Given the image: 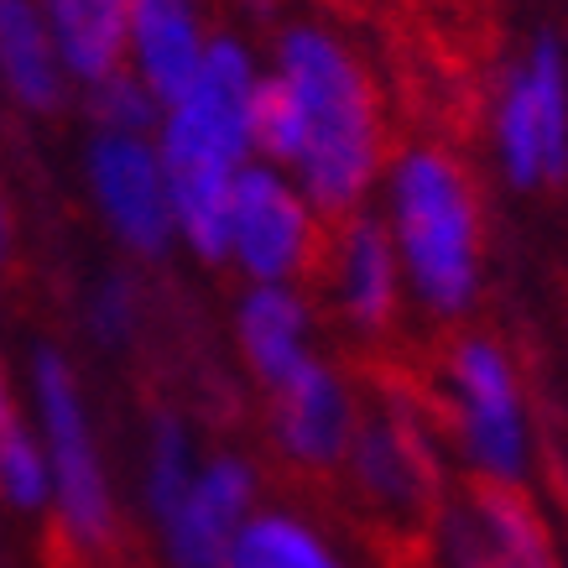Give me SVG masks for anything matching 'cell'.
I'll return each instance as SVG.
<instances>
[{
    "mask_svg": "<svg viewBox=\"0 0 568 568\" xmlns=\"http://www.w3.org/2000/svg\"><path fill=\"white\" fill-rule=\"evenodd\" d=\"M339 287H345V308L361 328H381L392 318L396 303V266L386 230L376 220L349 224L345 245H339Z\"/></svg>",
    "mask_w": 568,
    "mask_h": 568,
    "instance_id": "16",
    "label": "cell"
},
{
    "mask_svg": "<svg viewBox=\"0 0 568 568\" xmlns=\"http://www.w3.org/2000/svg\"><path fill=\"white\" fill-rule=\"evenodd\" d=\"M251 63L235 42H209L204 73L183 104H173V121L162 136V173L173 220L204 261L230 251V220H235V162L251 141Z\"/></svg>",
    "mask_w": 568,
    "mask_h": 568,
    "instance_id": "1",
    "label": "cell"
},
{
    "mask_svg": "<svg viewBox=\"0 0 568 568\" xmlns=\"http://www.w3.org/2000/svg\"><path fill=\"white\" fill-rule=\"evenodd\" d=\"M308 214L287 183H276L266 168H245L235 178V220H230V251L245 261V272L261 282L287 276L308 251Z\"/></svg>",
    "mask_w": 568,
    "mask_h": 568,
    "instance_id": "8",
    "label": "cell"
},
{
    "mask_svg": "<svg viewBox=\"0 0 568 568\" xmlns=\"http://www.w3.org/2000/svg\"><path fill=\"white\" fill-rule=\"evenodd\" d=\"M355 480L386 506H413L433 485L428 448L413 433V423H371L355 433Z\"/></svg>",
    "mask_w": 568,
    "mask_h": 568,
    "instance_id": "13",
    "label": "cell"
},
{
    "mask_svg": "<svg viewBox=\"0 0 568 568\" xmlns=\"http://www.w3.org/2000/svg\"><path fill=\"white\" fill-rule=\"evenodd\" d=\"M89 173H94V193H100L115 235L141 256H156L173 235V199H168L162 156L141 136H115L110 131V136L94 141Z\"/></svg>",
    "mask_w": 568,
    "mask_h": 568,
    "instance_id": "6",
    "label": "cell"
},
{
    "mask_svg": "<svg viewBox=\"0 0 568 568\" xmlns=\"http://www.w3.org/2000/svg\"><path fill=\"white\" fill-rule=\"evenodd\" d=\"M94 328L104 339H121L131 328V282H104L100 303H94Z\"/></svg>",
    "mask_w": 568,
    "mask_h": 568,
    "instance_id": "22",
    "label": "cell"
},
{
    "mask_svg": "<svg viewBox=\"0 0 568 568\" xmlns=\"http://www.w3.org/2000/svg\"><path fill=\"white\" fill-rule=\"evenodd\" d=\"M131 37H136L146 89L162 104H183L204 73V42L193 21V0H136L131 6Z\"/></svg>",
    "mask_w": 568,
    "mask_h": 568,
    "instance_id": "11",
    "label": "cell"
},
{
    "mask_svg": "<svg viewBox=\"0 0 568 568\" xmlns=\"http://www.w3.org/2000/svg\"><path fill=\"white\" fill-rule=\"evenodd\" d=\"M251 141L272 162H297L303 156V110L287 79H261L251 89Z\"/></svg>",
    "mask_w": 568,
    "mask_h": 568,
    "instance_id": "19",
    "label": "cell"
},
{
    "mask_svg": "<svg viewBox=\"0 0 568 568\" xmlns=\"http://www.w3.org/2000/svg\"><path fill=\"white\" fill-rule=\"evenodd\" d=\"M0 490L17 506H42V496H48V465L17 423L0 428Z\"/></svg>",
    "mask_w": 568,
    "mask_h": 568,
    "instance_id": "20",
    "label": "cell"
},
{
    "mask_svg": "<svg viewBox=\"0 0 568 568\" xmlns=\"http://www.w3.org/2000/svg\"><path fill=\"white\" fill-rule=\"evenodd\" d=\"M276 444L303 465H334L349 444V402L318 361H297L276 381Z\"/></svg>",
    "mask_w": 568,
    "mask_h": 568,
    "instance_id": "10",
    "label": "cell"
},
{
    "mask_svg": "<svg viewBox=\"0 0 568 568\" xmlns=\"http://www.w3.org/2000/svg\"><path fill=\"white\" fill-rule=\"evenodd\" d=\"M94 115H100L104 125H115V136H141L156 115V100L146 84L115 73V79H104V84L94 89Z\"/></svg>",
    "mask_w": 568,
    "mask_h": 568,
    "instance_id": "21",
    "label": "cell"
},
{
    "mask_svg": "<svg viewBox=\"0 0 568 568\" xmlns=\"http://www.w3.org/2000/svg\"><path fill=\"white\" fill-rule=\"evenodd\" d=\"M224 568H339L334 552L293 517H256L241 527Z\"/></svg>",
    "mask_w": 568,
    "mask_h": 568,
    "instance_id": "17",
    "label": "cell"
},
{
    "mask_svg": "<svg viewBox=\"0 0 568 568\" xmlns=\"http://www.w3.org/2000/svg\"><path fill=\"white\" fill-rule=\"evenodd\" d=\"M282 79L303 110V183L324 214H349L376 178V94L339 37L293 27L282 37Z\"/></svg>",
    "mask_w": 568,
    "mask_h": 568,
    "instance_id": "2",
    "label": "cell"
},
{
    "mask_svg": "<svg viewBox=\"0 0 568 568\" xmlns=\"http://www.w3.org/2000/svg\"><path fill=\"white\" fill-rule=\"evenodd\" d=\"M0 251H6V204H0Z\"/></svg>",
    "mask_w": 568,
    "mask_h": 568,
    "instance_id": "24",
    "label": "cell"
},
{
    "mask_svg": "<svg viewBox=\"0 0 568 568\" xmlns=\"http://www.w3.org/2000/svg\"><path fill=\"white\" fill-rule=\"evenodd\" d=\"M6 423H17V417H11V402H6V386H0V428Z\"/></svg>",
    "mask_w": 568,
    "mask_h": 568,
    "instance_id": "23",
    "label": "cell"
},
{
    "mask_svg": "<svg viewBox=\"0 0 568 568\" xmlns=\"http://www.w3.org/2000/svg\"><path fill=\"white\" fill-rule=\"evenodd\" d=\"M500 162L517 189H532L537 178L568 173V89H564V52L542 37L527 58V69L500 94Z\"/></svg>",
    "mask_w": 568,
    "mask_h": 568,
    "instance_id": "4",
    "label": "cell"
},
{
    "mask_svg": "<svg viewBox=\"0 0 568 568\" xmlns=\"http://www.w3.org/2000/svg\"><path fill=\"white\" fill-rule=\"evenodd\" d=\"M241 345L256 365V376L276 386L297 361H308L303 355V303L276 282L256 287L241 308Z\"/></svg>",
    "mask_w": 568,
    "mask_h": 568,
    "instance_id": "14",
    "label": "cell"
},
{
    "mask_svg": "<svg viewBox=\"0 0 568 568\" xmlns=\"http://www.w3.org/2000/svg\"><path fill=\"white\" fill-rule=\"evenodd\" d=\"M396 230L423 303L459 313L475 293V199L459 162L413 152L396 168Z\"/></svg>",
    "mask_w": 568,
    "mask_h": 568,
    "instance_id": "3",
    "label": "cell"
},
{
    "mask_svg": "<svg viewBox=\"0 0 568 568\" xmlns=\"http://www.w3.org/2000/svg\"><path fill=\"white\" fill-rule=\"evenodd\" d=\"M0 73L17 89V100L32 104V110H52L63 94L52 42L27 0H0Z\"/></svg>",
    "mask_w": 568,
    "mask_h": 568,
    "instance_id": "15",
    "label": "cell"
},
{
    "mask_svg": "<svg viewBox=\"0 0 568 568\" xmlns=\"http://www.w3.org/2000/svg\"><path fill=\"white\" fill-rule=\"evenodd\" d=\"M193 485V469H189V433H183V423L178 417H156L152 423V465H146V500H152L156 521L168 527L173 521V511L183 506V496H189Z\"/></svg>",
    "mask_w": 568,
    "mask_h": 568,
    "instance_id": "18",
    "label": "cell"
},
{
    "mask_svg": "<svg viewBox=\"0 0 568 568\" xmlns=\"http://www.w3.org/2000/svg\"><path fill=\"white\" fill-rule=\"evenodd\" d=\"M136 0H48V21L58 32V52L79 79L104 84L121 73L125 32Z\"/></svg>",
    "mask_w": 568,
    "mask_h": 568,
    "instance_id": "12",
    "label": "cell"
},
{
    "mask_svg": "<svg viewBox=\"0 0 568 568\" xmlns=\"http://www.w3.org/2000/svg\"><path fill=\"white\" fill-rule=\"evenodd\" d=\"M245 506L251 469L241 459H214L204 475H193L189 496L168 521V558L178 568H224L245 527Z\"/></svg>",
    "mask_w": 568,
    "mask_h": 568,
    "instance_id": "9",
    "label": "cell"
},
{
    "mask_svg": "<svg viewBox=\"0 0 568 568\" xmlns=\"http://www.w3.org/2000/svg\"><path fill=\"white\" fill-rule=\"evenodd\" d=\"M37 402H42V423H48L52 444V475H58V496H63V517L84 542H104L110 532V496H104V475L94 459V438L84 423V402L73 386L69 365L52 349L37 355Z\"/></svg>",
    "mask_w": 568,
    "mask_h": 568,
    "instance_id": "5",
    "label": "cell"
},
{
    "mask_svg": "<svg viewBox=\"0 0 568 568\" xmlns=\"http://www.w3.org/2000/svg\"><path fill=\"white\" fill-rule=\"evenodd\" d=\"M454 386H459V433L475 465L490 480H517L521 475V417L511 371L500 361V349L485 339H465L454 349Z\"/></svg>",
    "mask_w": 568,
    "mask_h": 568,
    "instance_id": "7",
    "label": "cell"
}]
</instances>
